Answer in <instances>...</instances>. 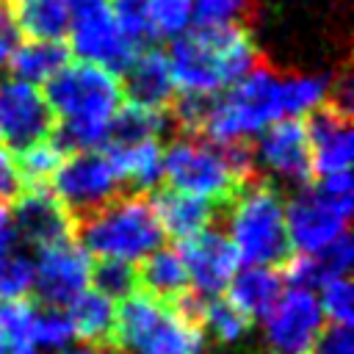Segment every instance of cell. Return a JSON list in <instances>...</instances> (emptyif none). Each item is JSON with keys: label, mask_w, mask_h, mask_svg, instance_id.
Masks as SVG:
<instances>
[{"label": "cell", "mask_w": 354, "mask_h": 354, "mask_svg": "<svg viewBox=\"0 0 354 354\" xmlns=\"http://www.w3.org/2000/svg\"><path fill=\"white\" fill-rule=\"evenodd\" d=\"M313 171L326 177L337 171H348L351 163V113L337 108L332 100L315 105L304 119Z\"/></svg>", "instance_id": "16"}, {"label": "cell", "mask_w": 354, "mask_h": 354, "mask_svg": "<svg viewBox=\"0 0 354 354\" xmlns=\"http://www.w3.org/2000/svg\"><path fill=\"white\" fill-rule=\"evenodd\" d=\"M0 3H3V0H0Z\"/></svg>", "instance_id": "44"}, {"label": "cell", "mask_w": 354, "mask_h": 354, "mask_svg": "<svg viewBox=\"0 0 354 354\" xmlns=\"http://www.w3.org/2000/svg\"><path fill=\"white\" fill-rule=\"evenodd\" d=\"M69 53L122 75L138 47L119 30L108 0H69Z\"/></svg>", "instance_id": "8"}, {"label": "cell", "mask_w": 354, "mask_h": 354, "mask_svg": "<svg viewBox=\"0 0 354 354\" xmlns=\"http://www.w3.org/2000/svg\"><path fill=\"white\" fill-rule=\"evenodd\" d=\"M221 227L230 241L252 266L282 271L293 257V243L285 227V194L266 174H254L241 191L221 205Z\"/></svg>", "instance_id": "2"}, {"label": "cell", "mask_w": 354, "mask_h": 354, "mask_svg": "<svg viewBox=\"0 0 354 354\" xmlns=\"http://www.w3.org/2000/svg\"><path fill=\"white\" fill-rule=\"evenodd\" d=\"M55 127V113L44 94L22 80H6L0 86V141L11 152H22L44 138Z\"/></svg>", "instance_id": "11"}, {"label": "cell", "mask_w": 354, "mask_h": 354, "mask_svg": "<svg viewBox=\"0 0 354 354\" xmlns=\"http://www.w3.org/2000/svg\"><path fill=\"white\" fill-rule=\"evenodd\" d=\"M202 340L205 335L171 307L147 293H130L116 310L111 346L119 354H194Z\"/></svg>", "instance_id": "4"}, {"label": "cell", "mask_w": 354, "mask_h": 354, "mask_svg": "<svg viewBox=\"0 0 354 354\" xmlns=\"http://www.w3.org/2000/svg\"><path fill=\"white\" fill-rule=\"evenodd\" d=\"M136 279L141 293L152 296L160 304H171L185 290H191V279L183 266V257L171 246H160L152 254L141 257V263L136 266Z\"/></svg>", "instance_id": "21"}, {"label": "cell", "mask_w": 354, "mask_h": 354, "mask_svg": "<svg viewBox=\"0 0 354 354\" xmlns=\"http://www.w3.org/2000/svg\"><path fill=\"white\" fill-rule=\"evenodd\" d=\"M88 271L91 260L75 241L41 249L33 277V301H41L44 307H66L86 290Z\"/></svg>", "instance_id": "14"}, {"label": "cell", "mask_w": 354, "mask_h": 354, "mask_svg": "<svg viewBox=\"0 0 354 354\" xmlns=\"http://www.w3.org/2000/svg\"><path fill=\"white\" fill-rule=\"evenodd\" d=\"M282 274L277 268H266V266H252L246 271H241L238 277L230 279V301L254 324V321H263L274 304L279 301L282 296Z\"/></svg>", "instance_id": "22"}, {"label": "cell", "mask_w": 354, "mask_h": 354, "mask_svg": "<svg viewBox=\"0 0 354 354\" xmlns=\"http://www.w3.org/2000/svg\"><path fill=\"white\" fill-rule=\"evenodd\" d=\"M174 91L180 94H216L238 83L252 66L260 64V50L252 33L232 22L216 28H196L180 33L166 55Z\"/></svg>", "instance_id": "1"}, {"label": "cell", "mask_w": 354, "mask_h": 354, "mask_svg": "<svg viewBox=\"0 0 354 354\" xmlns=\"http://www.w3.org/2000/svg\"><path fill=\"white\" fill-rule=\"evenodd\" d=\"M111 14L119 25V30L124 33V39L141 50V44H147L152 39V28H149V0H108Z\"/></svg>", "instance_id": "31"}, {"label": "cell", "mask_w": 354, "mask_h": 354, "mask_svg": "<svg viewBox=\"0 0 354 354\" xmlns=\"http://www.w3.org/2000/svg\"><path fill=\"white\" fill-rule=\"evenodd\" d=\"M64 155L58 152V147L44 138L22 152H17V166L22 171L25 188H36V185H50V177L55 174V169L61 166Z\"/></svg>", "instance_id": "28"}, {"label": "cell", "mask_w": 354, "mask_h": 354, "mask_svg": "<svg viewBox=\"0 0 354 354\" xmlns=\"http://www.w3.org/2000/svg\"><path fill=\"white\" fill-rule=\"evenodd\" d=\"M252 149H254L257 171L266 174L279 188L285 183L299 191V188L310 185L315 177L307 130H304V122L296 116L277 119V122L266 124L260 138L252 141Z\"/></svg>", "instance_id": "10"}, {"label": "cell", "mask_w": 354, "mask_h": 354, "mask_svg": "<svg viewBox=\"0 0 354 354\" xmlns=\"http://www.w3.org/2000/svg\"><path fill=\"white\" fill-rule=\"evenodd\" d=\"M260 354H274V351H260Z\"/></svg>", "instance_id": "43"}, {"label": "cell", "mask_w": 354, "mask_h": 354, "mask_svg": "<svg viewBox=\"0 0 354 354\" xmlns=\"http://www.w3.org/2000/svg\"><path fill=\"white\" fill-rule=\"evenodd\" d=\"M88 282L94 285V290L105 299H127L130 293L138 290V279H136V266L130 260H119V257H102L91 266L88 271Z\"/></svg>", "instance_id": "27"}, {"label": "cell", "mask_w": 354, "mask_h": 354, "mask_svg": "<svg viewBox=\"0 0 354 354\" xmlns=\"http://www.w3.org/2000/svg\"><path fill=\"white\" fill-rule=\"evenodd\" d=\"M14 227L39 249L75 241V221L47 185L25 188L14 202Z\"/></svg>", "instance_id": "15"}, {"label": "cell", "mask_w": 354, "mask_h": 354, "mask_svg": "<svg viewBox=\"0 0 354 354\" xmlns=\"http://www.w3.org/2000/svg\"><path fill=\"white\" fill-rule=\"evenodd\" d=\"M11 354H33V348H30V346H25V348H17V351H11Z\"/></svg>", "instance_id": "41"}, {"label": "cell", "mask_w": 354, "mask_h": 354, "mask_svg": "<svg viewBox=\"0 0 354 354\" xmlns=\"http://www.w3.org/2000/svg\"><path fill=\"white\" fill-rule=\"evenodd\" d=\"M61 354H119L113 346H97V343H80L72 348H64Z\"/></svg>", "instance_id": "40"}, {"label": "cell", "mask_w": 354, "mask_h": 354, "mask_svg": "<svg viewBox=\"0 0 354 354\" xmlns=\"http://www.w3.org/2000/svg\"><path fill=\"white\" fill-rule=\"evenodd\" d=\"M105 158L122 194H152L163 180V147L160 141H141L130 147L105 144Z\"/></svg>", "instance_id": "19"}, {"label": "cell", "mask_w": 354, "mask_h": 354, "mask_svg": "<svg viewBox=\"0 0 354 354\" xmlns=\"http://www.w3.org/2000/svg\"><path fill=\"white\" fill-rule=\"evenodd\" d=\"M44 100L61 122L105 127L116 108L122 105L119 75L97 66V64H66L44 83Z\"/></svg>", "instance_id": "7"}, {"label": "cell", "mask_w": 354, "mask_h": 354, "mask_svg": "<svg viewBox=\"0 0 354 354\" xmlns=\"http://www.w3.org/2000/svg\"><path fill=\"white\" fill-rule=\"evenodd\" d=\"M33 277H36V263L22 254V252H6L0 257V296L14 301L25 299L33 290Z\"/></svg>", "instance_id": "30"}, {"label": "cell", "mask_w": 354, "mask_h": 354, "mask_svg": "<svg viewBox=\"0 0 354 354\" xmlns=\"http://www.w3.org/2000/svg\"><path fill=\"white\" fill-rule=\"evenodd\" d=\"M191 19V0H149L152 39H177Z\"/></svg>", "instance_id": "33"}, {"label": "cell", "mask_w": 354, "mask_h": 354, "mask_svg": "<svg viewBox=\"0 0 354 354\" xmlns=\"http://www.w3.org/2000/svg\"><path fill=\"white\" fill-rule=\"evenodd\" d=\"M72 216L75 227L122 194L105 152H72L61 160L47 185Z\"/></svg>", "instance_id": "9"}, {"label": "cell", "mask_w": 354, "mask_h": 354, "mask_svg": "<svg viewBox=\"0 0 354 354\" xmlns=\"http://www.w3.org/2000/svg\"><path fill=\"white\" fill-rule=\"evenodd\" d=\"M266 321V346L274 354H307L315 335L324 326V310L313 290L293 288L274 310L263 318Z\"/></svg>", "instance_id": "13"}, {"label": "cell", "mask_w": 354, "mask_h": 354, "mask_svg": "<svg viewBox=\"0 0 354 354\" xmlns=\"http://www.w3.org/2000/svg\"><path fill=\"white\" fill-rule=\"evenodd\" d=\"M171 127L169 111H149L133 102H122L108 122V141L113 147H130L141 141H160V136Z\"/></svg>", "instance_id": "24"}, {"label": "cell", "mask_w": 354, "mask_h": 354, "mask_svg": "<svg viewBox=\"0 0 354 354\" xmlns=\"http://www.w3.org/2000/svg\"><path fill=\"white\" fill-rule=\"evenodd\" d=\"M75 241L100 257L141 260L166 243L149 194H119L75 227Z\"/></svg>", "instance_id": "3"}, {"label": "cell", "mask_w": 354, "mask_h": 354, "mask_svg": "<svg viewBox=\"0 0 354 354\" xmlns=\"http://www.w3.org/2000/svg\"><path fill=\"white\" fill-rule=\"evenodd\" d=\"M72 335L75 332H72L69 315L61 307H44V310H36L33 315L28 343L44 346V348H64L72 340Z\"/></svg>", "instance_id": "32"}, {"label": "cell", "mask_w": 354, "mask_h": 354, "mask_svg": "<svg viewBox=\"0 0 354 354\" xmlns=\"http://www.w3.org/2000/svg\"><path fill=\"white\" fill-rule=\"evenodd\" d=\"M252 329V321L224 296V299H210L205 304V318H202V332H210L218 346H235L241 343Z\"/></svg>", "instance_id": "26"}, {"label": "cell", "mask_w": 354, "mask_h": 354, "mask_svg": "<svg viewBox=\"0 0 354 354\" xmlns=\"http://www.w3.org/2000/svg\"><path fill=\"white\" fill-rule=\"evenodd\" d=\"M177 252L188 271L191 288L199 296H218L221 290H227V285L235 277L238 263H241L238 249L230 241V235L224 232L221 221L180 241Z\"/></svg>", "instance_id": "12"}, {"label": "cell", "mask_w": 354, "mask_h": 354, "mask_svg": "<svg viewBox=\"0 0 354 354\" xmlns=\"http://www.w3.org/2000/svg\"><path fill=\"white\" fill-rule=\"evenodd\" d=\"M8 69L14 80L22 83H47L55 72L69 64V47L64 41H22L8 55Z\"/></svg>", "instance_id": "23"}, {"label": "cell", "mask_w": 354, "mask_h": 354, "mask_svg": "<svg viewBox=\"0 0 354 354\" xmlns=\"http://www.w3.org/2000/svg\"><path fill=\"white\" fill-rule=\"evenodd\" d=\"M324 288V299L318 301L321 304V310L332 318V324H346V326H351V282L346 279V277H335V279H329L326 285H321Z\"/></svg>", "instance_id": "35"}, {"label": "cell", "mask_w": 354, "mask_h": 354, "mask_svg": "<svg viewBox=\"0 0 354 354\" xmlns=\"http://www.w3.org/2000/svg\"><path fill=\"white\" fill-rule=\"evenodd\" d=\"M11 243H14V224H11V216L6 213V207H0V257L6 252H11Z\"/></svg>", "instance_id": "39"}, {"label": "cell", "mask_w": 354, "mask_h": 354, "mask_svg": "<svg viewBox=\"0 0 354 354\" xmlns=\"http://www.w3.org/2000/svg\"><path fill=\"white\" fill-rule=\"evenodd\" d=\"M17 36L28 41H64L69 33V0H3Z\"/></svg>", "instance_id": "20"}, {"label": "cell", "mask_w": 354, "mask_h": 354, "mask_svg": "<svg viewBox=\"0 0 354 354\" xmlns=\"http://www.w3.org/2000/svg\"><path fill=\"white\" fill-rule=\"evenodd\" d=\"M22 191H25V180L17 166V155L0 144V202H14Z\"/></svg>", "instance_id": "37"}, {"label": "cell", "mask_w": 354, "mask_h": 354, "mask_svg": "<svg viewBox=\"0 0 354 354\" xmlns=\"http://www.w3.org/2000/svg\"><path fill=\"white\" fill-rule=\"evenodd\" d=\"M33 315H36V301L30 296L14 299V301H8V304L0 307V340L11 351L30 346L28 337H30Z\"/></svg>", "instance_id": "29"}, {"label": "cell", "mask_w": 354, "mask_h": 354, "mask_svg": "<svg viewBox=\"0 0 354 354\" xmlns=\"http://www.w3.org/2000/svg\"><path fill=\"white\" fill-rule=\"evenodd\" d=\"M307 354H354V337L351 326L346 324H326L315 335Z\"/></svg>", "instance_id": "36"}, {"label": "cell", "mask_w": 354, "mask_h": 354, "mask_svg": "<svg viewBox=\"0 0 354 354\" xmlns=\"http://www.w3.org/2000/svg\"><path fill=\"white\" fill-rule=\"evenodd\" d=\"M122 97L133 105L149 108V111H169L174 100V83L169 72V61L155 47H141L127 69L119 75Z\"/></svg>", "instance_id": "18"}, {"label": "cell", "mask_w": 354, "mask_h": 354, "mask_svg": "<svg viewBox=\"0 0 354 354\" xmlns=\"http://www.w3.org/2000/svg\"><path fill=\"white\" fill-rule=\"evenodd\" d=\"M152 210L166 232V238L171 241H185L196 232H202L205 227H213L221 221V205H216L213 199L188 194V191H177L169 185H160L149 194Z\"/></svg>", "instance_id": "17"}, {"label": "cell", "mask_w": 354, "mask_h": 354, "mask_svg": "<svg viewBox=\"0 0 354 354\" xmlns=\"http://www.w3.org/2000/svg\"><path fill=\"white\" fill-rule=\"evenodd\" d=\"M113 321H116V310L111 299L100 296L97 290H83L80 296L69 301V324H72V332H77L83 343L111 346Z\"/></svg>", "instance_id": "25"}, {"label": "cell", "mask_w": 354, "mask_h": 354, "mask_svg": "<svg viewBox=\"0 0 354 354\" xmlns=\"http://www.w3.org/2000/svg\"><path fill=\"white\" fill-rule=\"evenodd\" d=\"M14 41H17V30L11 25V17L6 11V6L0 3V69L6 66L11 50H14Z\"/></svg>", "instance_id": "38"}, {"label": "cell", "mask_w": 354, "mask_h": 354, "mask_svg": "<svg viewBox=\"0 0 354 354\" xmlns=\"http://www.w3.org/2000/svg\"><path fill=\"white\" fill-rule=\"evenodd\" d=\"M252 0H191V17L196 19V28H216V25H232Z\"/></svg>", "instance_id": "34"}, {"label": "cell", "mask_w": 354, "mask_h": 354, "mask_svg": "<svg viewBox=\"0 0 354 354\" xmlns=\"http://www.w3.org/2000/svg\"><path fill=\"white\" fill-rule=\"evenodd\" d=\"M194 354H210V351H205V348H196V351H194Z\"/></svg>", "instance_id": "42"}, {"label": "cell", "mask_w": 354, "mask_h": 354, "mask_svg": "<svg viewBox=\"0 0 354 354\" xmlns=\"http://www.w3.org/2000/svg\"><path fill=\"white\" fill-rule=\"evenodd\" d=\"M351 174H326L318 185L299 188L285 202V227L293 249L315 252L340 232H346L351 216Z\"/></svg>", "instance_id": "6"}, {"label": "cell", "mask_w": 354, "mask_h": 354, "mask_svg": "<svg viewBox=\"0 0 354 354\" xmlns=\"http://www.w3.org/2000/svg\"><path fill=\"white\" fill-rule=\"evenodd\" d=\"M163 180L169 188L213 199L216 205H227L246 183L221 141L185 133H177L163 149Z\"/></svg>", "instance_id": "5"}]
</instances>
